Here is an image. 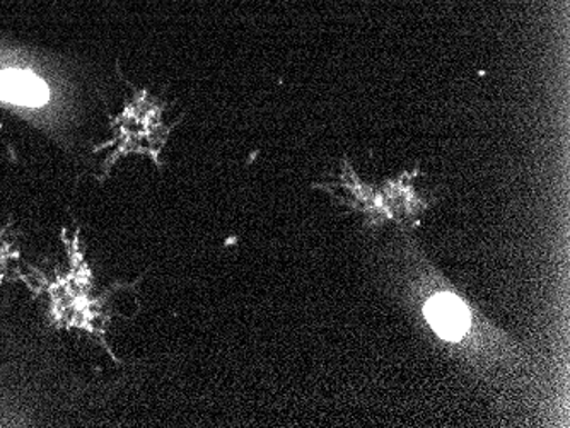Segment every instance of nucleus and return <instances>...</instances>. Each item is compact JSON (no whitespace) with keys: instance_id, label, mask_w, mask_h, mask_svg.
Listing matches in <instances>:
<instances>
[{"instance_id":"obj_1","label":"nucleus","mask_w":570,"mask_h":428,"mask_svg":"<svg viewBox=\"0 0 570 428\" xmlns=\"http://www.w3.org/2000/svg\"><path fill=\"white\" fill-rule=\"evenodd\" d=\"M415 273L419 275L417 282L410 283L415 289V296H410V299L419 300L422 319L439 340L464 356L479 354V359L483 354L495 357V351L508 356L511 348V345H504L508 338L479 318V312L456 290L450 289L448 282L432 275L428 265L417 263ZM495 359L498 362L501 360L499 357Z\"/></svg>"},{"instance_id":"obj_2","label":"nucleus","mask_w":570,"mask_h":428,"mask_svg":"<svg viewBox=\"0 0 570 428\" xmlns=\"http://www.w3.org/2000/svg\"><path fill=\"white\" fill-rule=\"evenodd\" d=\"M0 98L12 103L38 107L47 101V88L30 73L4 72L0 73Z\"/></svg>"}]
</instances>
